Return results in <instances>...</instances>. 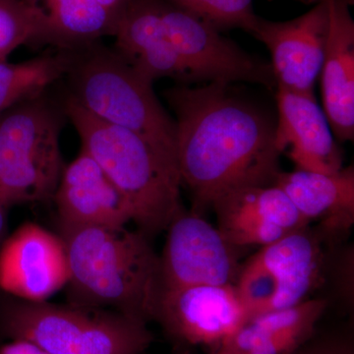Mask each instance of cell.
I'll return each instance as SVG.
<instances>
[{
	"instance_id": "obj_1",
	"label": "cell",
	"mask_w": 354,
	"mask_h": 354,
	"mask_svg": "<svg viewBox=\"0 0 354 354\" xmlns=\"http://www.w3.org/2000/svg\"><path fill=\"white\" fill-rule=\"evenodd\" d=\"M164 95L176 114L177 164L194 212L201 214L228 191L274 184L281 153L276 122L264 111L227 84H185Z\"/></svg>"
},
{
	"instance_id": "obj_2",
	"label": "cell",
	"mask_w": 354,
	"mask_h": 354,
	"mask_svg": "<svg viewBox=\"0 0 354 354\" xmlns=\"http://www.w3.org/2000/svg\"><path fill=\"white\" fill-rule=\"evenodd\" d=\"M69 265V304L153 321L160 290V256L148 237L124 227L59 223Z\"/></svg>"
},
{
	"instance_id": "obj_3",
	"label": "cell",
	"mask_w": 354,
	"mask_h": 354,
	"mask_svg": "<svg viewBox=\"0 0 354 354\" xmlns=\"http://www.w3.org/2000/svg\"><path fill=\"white\" fill-rule=\"evenodd\" d=\"M62 106L81 148L122 193L140 232L148 237L167 230L184 209L176 158L143 137L99 120L67 95Z\"/></svg>"
},
{
	"instance_id": "obj_4",
	"label": "cell",
	"mask_w": 354,
	"mask_h": 354,
	"mask_svg": "<svg viewBox=\"0 0 354 354\" xmlns=\"http://www.w3.org/2000/svg\"><path fill=\"white\" fill-rule=\"evenodd\" d=\"M70 50L67 95L99 120L143 137L177 160L176 122L153 83L99 41Z\"/></svg>"
},
{
	"instance_id": "obj_5",
	"label": "cell",
	"mask_w": 354,
	"mask_h": 354,
	"mask_svg": "<svg viewBox=\"0 0 354 354\" xmlns=\"http://www.w3.org/2000/svg\"><path fill=\"white\" fill-rule=\"evenodd\" d=\"M2 332L48 354H143L153 341L146 323L111 310L18 299L0 311Z\"/></svg>"
},
{
	"instance_id": "obj_6",
	"label": "cell",
	"mask_w": 354,
	"mask_h": 354,
	"mask_svg": "<svg viewBox=\"0 0 354 354\" xmlns=\"http://www.w3.org/2000/svg\"><path fill=\"white\" fill-rule=\"evenodd\" d=\"M64 106L46 93L0 114V197L15 205L53 199L65 165Z\"/></svg>"
},
{
	"instance_id": "obj_7",
	"label": "cell",
	"mask_w": 354,
	"mask_h": 354,
	"mask_svg": "<svg viewBox=\"0 0 354 354\" xmlns=\"http://www.w3.org/2000/svg\"><path fill=\"white\" fill-rule=\"evenodd\" d=\"M327 245L308 225L261 247L242 263L235 288L250 319L311 298L325 281Z\"/></svg>"
},
{
	"instance_id": "obj_8",
	"label": "cell",
	"mask_w": 354,
	"mask_h": 354,
	"mask_svg": "<svg viewBox=\"0 0 354 354\" xmlns=\"http://www.w3.org/2000/svg\"><path fill=\"white\" fill-rule=\"evenodd\" d=\"M167 37L196 82L259 84L277 87L271 64L249 55L215 27L160 0Z\"/></svg>"
},
{
	"instance_id": "obj_9",
	"label": "cell",
	"mask_w": 354,
	"mask_h": 354,
	"mask_svg": "<svg viewBox=\"0 0 354 354\" xmlns=\"http://www.w3.org/2000/svg\"><path fill=\"white\" fill-rule=\"evenodd\" d=\"M165 230L167 239L160 256L162 288L235 286L242 250L230 244L201 214L184 208Z\"/></svg>"
},
{
	"instance_id": "obj_10",
	"label": "cell",
	"mask_w": 354,
	"mask_h": 354,
	"mask_svg": "<svg viewBox=\"0 0 354 354\" xmlns=\"http://www.w3.org/2000/svg\"><path fill=\"white\" fill-rule=\"evenodd\" d=\"M249 319L235 286L162 288L153 316L176 341L214 351Z\"/></svg>"
},
{
	"instance_id": "obj_11",
	"label": "cell",
	"mask_w": 354,
	"mask_h": 354,
	"mask_svg": "<svg viewBox=\"0 0 354 354\" xmlns=\"http://www.w3.org/2000/svg\"><path fill=\"white\" fill-rule=\"evenodd\" d=\"M329 27L328 0H320L292 20L276 22L258 16L250 34L271 53L277 87L313 92L322 69Z\"/></svg>"
},
{
	"instance_id": "obj_12",
	"label": "cell",
	"mask_w": 354,
	"mask_h": 354,
	"mask_svg": "<svg viewBox=\"0 0 354 354\" xmlns=\"http://www.w3.org/2000/svg\"><path fill=\"white\" fill-rule=\"evenodd\" d=\"M69 265L59 235L21 225L0 246V288L26 301H46L67 286Z\"/></svg>"
},
{
	"instance_id": "obj_13",
	"label": "cell",
	"mask_w": 354,
	"mask_h": 354,
	"mask_svg": "<svg viewBox=\"0 0 354 354\" xmlns=\"http://www.w3.org/2000/svg\"><path fill=\"white\" fill-rule=\"evenodd\" d=\"M211 208L216 212V227L241 250L269 245L311 225L276 184L228 191Z\"/></svg>"
},
{
	"instance_id": "obj_14",
	"label": "cell",
	"mask_w": 354,
	"mask_h": 354,
	"mask_svg": "<svg viewBox=\"0 0 354 354\" xmlns=\"http://www.w3.org/2000/svg\"><path fill=\"white\" fill-rule=\"evenodd\" d=\"M278 121L274 144L302 171L333 174L344 167V156L314 92L277 87Z\"/></svg>"
},
{
	"instance_id": "obj_15",
	"label": "cell",
	"mask_w": 354,
	"mask_h": 354,
	"mask_svg": "<svg viewBox=\"0 0 354 354\" xmlns=\"http://www.w3.org/2000/svg\"><path fill=\"white\" fill-rule=\"evenodd\" d=\"M300 215L315 227L329 246H335L354 225V167L333 174L295 169L281 171L274 180Z\"/></svg>"
},
{
	"instance_id": "obj_16",
	"label": "cell",
	"mask_w": 354,
	"mask_h": 354,
	"mask_svg": "<svg viewBox=\"0 0 354 354\" xmlns=\"http://www.w3.org/2000/svg\"><path fill=\"white\" fill-rule=\"evenodd\" d=\"M53 199L64 225L124 227L132 221L127 200L82 148L64 167Z\"/></svg>"
},
{
	"instance_id": "obj_17",
	"label": "cell",
	"mask_w": 354,
	"mask_h": 354,
	"mask_svg": "<svg viewBox=\"0 0 354 354\" xmlns=\"http://www.w3.org/2000/svg\"><path fill=\"white\" fill-rule=\"evenodd\" d=\"M113 37V50L147 80L196 82L167 37L160 0H131Z\"/></svg>"
},
{
	"instance_id": "obj_18",
	"label": "cell",
	"mask_w": 354,
	"mask_h": 354,
	"mask_svg": "<svg viewBox=\"0 0 354 354\" xmlns=\"http://www.w3.org/2000/svg\"><path fill=\"white\" fill-rule=\"evenodd\" d=\"M330 27L321 69L323 111L339 142L354 139V21L349 0H328Z\"/></svg>"
},
{
	"instance_id": "obj_19",
	"label": "cell",
	"mask_w": 354,
	"mask_h": 354,
	"mask_svg": "<svg viewBox=\"0 0 354 354\" xmlns=\"http://www.w3.org/2000/svg\"><path fill=\"white\" fill-rule=\"evenodd\" d=\"M327 307V299L309 298L295 306L253 317L216 351L221 354H292L313 337L317 323Z\"/></svg>"
},
{
	"instance_id": "obj_20",
	"label": "cell",
	"mask_w": 354,
	"mask_h": 354,
	"mask_svg": "<svg viewBox=\"0 0 354 354\" xmlns=\"http://www.w3.org/2000/svg\"><path fill=\"white\" fill-rule=\"evenodd\" d=\"M43 19L44 44L74 48L114 36L131 0H26Z\"/></svg>"
},
{
	"instance_id": "obj_21",
	"label": "cell",
	"mask_w": 354,
	"mask_h": 354,
	"mask_svg": "<svg viewBox=\"0 0 354 354\" xmlns=\"http://www.w3.org/2000/svg\"><path fill=\"white\" fill-rule=\"evenodd\" d=\"M71 58L70 48H57L18 64L0 62V114L48 92L51 85L66 75Z\"/></svg>"
},
{
	"instance_id": "obj_22",
	"label": "cell",
	"mask_w": 354,
	"mask_h": 354,
	"mask_svg": "<svg viewBox=\"0 0 354 354\" xmlns=\"http://www.w3.org/2000/svg\"><path fill=\"white\" fill-rule=\"evenodd\" d=\"M25 44H44L39 9L26 0H0V59Z\"/></svg>"
},
{
	"instance_id": "obj_23",
	"label": "cell",
	"mask_w": 354,
	"mask_h": 354,
	"mask_svg": "<svg viewBox=\"0 0 354 354\" xmlns=\"http://www.w3.org/2000/svg\"><path fill=\"white\" fill-rule=\"evenodd\" d=\"M215 27L220 32L242 29L250 34L258 16L253 0H165Z\"/></svg>"
},
{
	"instance_id": "obj_24",
	"label": "cell",
	"mask_w": 354,
	"mask_h": 354,
	"mask_svg": "<svg viewBox=\"0 0 354 354\" xmlns=\"http://www.w3.org/2000/svg\"><path fill=\"white\" fill-rule=\"evenodd\" d=\"M335 266L337 272H334L337 277V288L339 295L346 301H353V247L344 249L337 256Z\"/></svg>"
},
{
	"instance_id": "obj_25",
	"label": "cell",
	"mask_w": 354,
	"mask_h": 354,
	"mask_svg": "<svg viewBox=\"0 0 354 354\" xmlns=\"http://www.w3.org/2000/svg\"><path fill=\"white\" fill-rule=\"evenodd\" d=\"M292 354H354L351 339L341 337L310 339Z\"/></svg>"
},
{
	"instance_id": "obj_26",
	"label": "cell",
	"mask_w": 354,
	"mask_h": 354,
	"mask_svg": "<svg viewBox=\"0 0 354 354\" xmlns=\"http://www.w3.org/2000/svg\"><path fill=\"white\" fill-rule=\"evenodd\" d=\"M0 354H48L34 342L26 339H11L0 348Z\"/></svg>"
},
{
	"instance_id": "obj_27",
	"label": "cell",
	"mask_w": 354,
	"mask_h": 354,
	"mask_svg": "<svg viewBox=\"0 0 354 354\" xmlns=\"http://www.w3.org/2000/svg\"><path fill=\"white\" fill-rule=\"evenodd\" d=\"M8 207L6 206V203L0 197V246L2 242L4 241L7 230V209Z\"/></svg>"
},
{
	"instance_id": "obj_28",
	"label": "cell",
	"mask_w": 354,
	"mask_h": 354,
	"mask_svg": "<svg viewBox=\"0 0 354 354\" xmlns=\"http://www.w3.org/2000/svg\"><path fill=\"white\" fill-rule=\"evenodd\" d=\"M298 1L304 2V3L306 4H316L317 2L320 1V0H298Z\"/></svg>"
},
{
	"instance_id": "obj_29",
	"label": "cell",
	"mask_w": 354,
	"mask_h": 354,
	"mask_svg": "<svg viewBox=\"0 0 354 354\" xmlns=\"http://www.w3.org/2000/svg\"><path fill=\"white\" fill-rule=\"evenodd\" d=\"M214 354H221V353H218V351H215V353H214Z\"/></svg>"
},
{
	"instance_id": "obj_30",
	"label": "cell",
	"mask_w": 354,
	"mask_h": 354,
	"mask_svg": "<svg viewBox=\"0 0 354 354\" xmlns=\"http://www.w3.org/2000/svg\"><path fill=\"white\" fill-rule=\"evenodd\" d=\"M349 1H351V3H353V0H349Z\"/></svg>"
},
{
	"instance_id": "obj_31",
	"label": "cell",
	"mask_w": 354,
	"mask_h": 354,
	"mask_svg": "<svg viewBox=\"0 0 354 354\" xmlns=\"http://www.w3.org/2000/svg\"><path fill=\"white\" fill-rule=\"evenodd\" d=\"M0 62H4V60H1V59H0Z\"/></svg>"
}]
</instances>
